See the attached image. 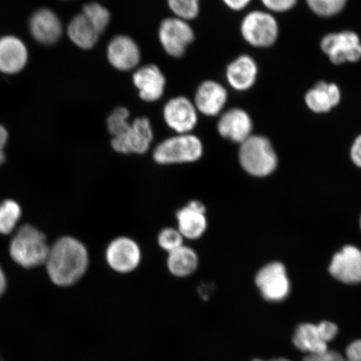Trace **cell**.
Returning <instances> with one entry per match:
<instances>
[{
    "instance_id": "obj_1",
    "label": "cell",
    "mask_w": 361,
    "mask_h": 361,
    "mask_svg": "<svg viewBox=\"0 0 361 361\" xmlns=\"http://www.w3.org/2000/svg\"><path fill=\"white\" fill-rule=\"evenodd\" d=\"M44 264L49 279L56 286H73L88 270L90 255L87 247L78 238L62 237L49 247Z\"/></svg>"
},
{
    "instance_id": "obj_2",
    "label": "cell",
    "mask_w": 361,
    "mask_h": 361,
    "mask_svg": "<svg viewBox=\"0 0 361 361\" xmlns=\"http://www.w3.org/2000/svg\"><path fill=\"white\" fill-rule=\"evenodd\" d=\"M49 247L44 234L32 226L26 224L22 226L13 238L10 252L16 263L30 269L45 264Z\"/></svg>"
},
{
    "instance_id": "obj_3",
    "label": "cell",
    "mask_w": 361,
    "mask_h": 361,
    "mask_svg": "<svg viewBox=\"0 0 361 361\" xmlns=\"http://www.w3.org/2000/svg\"><path fill=\"white\" fill-rule=\"evenodd\" d=\"M203 144L192 133L177 134L158 144L152 153L153 160L159 165L193 164L201 159Z\"/></svg>"
},
{
    "instance_id": "obj_4",
    "label": "cell",
    "mask_w": 361,
    "mask_h": 361,
    "mask_svg": "<svg viewBox=\"0 0 361 361\" xmlns=\"http://www.w3.org/2000/svg\"><path fill=\"white\" fill-rule=\"evenodd\" d=\"M240 145L239 162L248 174L266 177L277 168L276 152L268 138L252 135Z\"/></svg>"
},
{
    "instance_id": "obj_5",
    "label": "cell",
    "mask_w": 361,
    "mask_h": 361,
    "mask_svg": "<svg viewBox=\"0 0 361 361\" xmlns=\"http://www.w3.org/2000/svg\"><path fill=\"white\" fill-rule=\"evenodd\" d=\"M158 39L166 55L180 58L195 39V33L188 21L173 16L161 21Z\"/></svg>"
},
{
    "instance_id": "obj_6",
    "label": "cell",
    "mask_w": 361,
    "mask_h": 361,
    "mask_svg": "<svg viewBox=\"0 0 361 361\" xmlns=\"http://www.w3.org/2000/svg\"><path fill=\"white\" fill-rule=\"evenodd\" d=\"M153 130L147 117H137L126 132L111 138L113 150L121 154H144L152 146Z\"/></svg>"
},
{
    "instance_id": "obj_7",
    "label": "cell",
    "mask_w": 361,
    "mask_h": 361,
    "mask_svg": "<svg viewBox=\"0 0 361 361\" xmlns=\"http://www.w3.org/2000/svg\"><path fill=\"white\" fill-rule=\"evenodd\" d=\"M338 326L331 322L319 324H302L293 336V345L308 355L322 354L328 350V343L335 338Z\"/></svg>"
},
{
    "instance_id": "obj_8",
    "label": "cell",
    "mask_w": 361,
    "mask_h": 361,
    "mask_svg": "<svg viewBox=\"0 0 361 361\" xmlns=\"http://www.w3.org/2000/svg\"><path fill=\"white\" fill-rule=\"evenodd\" d=\"M243 39L255 47H269L276 42L279 25L269 13L252 11L247 15L241 25Z\"/></svg>"
},
{
    "instance_id": "obj_9",
    "label": "cell",
    "mask_w": 361,
    "mask_h": 361,
    "mask_svg": "<svg viewBox=\"0 0 361 361\" xmlns=\"http://www.w3.org/2000/svg\"><path fill=\"white\" fill-rule=\"evenodd\" d=\"M105 257L108 266L116 273L130 274L142 263V248L133 238L118 237L108 245Z\"/></svg>"
},
{
    "instance_id": "obj_10",
    "label": "cell",
    "mask_w": 361,
    "mask_h": 361,
    "mask_svg": "<svg viewBox=\"0 0 361 361\" xmlns=\"http://www.w3.org/2000/svg\"><path fill=\"white\" fill-rule=\"evenodd\" d=\"M322 49L329 61L340 65L356 62L361 59V42L359 36L352 31L329 34L322 40Z\"/></svg>"
},
{
    "instance_id": "obj_11",
    "label": "cell",
    "mask_w": 361,
    "mask_h": 361,
    "mask_svg": "<svg viewBox=\"0 0 361 361\" xmlns=\"http://www.w3.org/2000/svg\"><path fill=\"white\" fill-rule=\"evenodd\" d=\"M255 282L262 296L267 301H283L290 291V282L286 269L278 262L262 268L257 274Z\"/></svg>"
},
{
    "instance_id": "obj_12",
    "label": "cell",
    "mask_w": 361,
    "mask_h": 361,
    "mask_svg": "<svg viewBox=\"0 0 361 361\" xmlns=\"http://www.w3.org/2000/svg\"><path fill=\"white\" fill-rule=\"evenodd\" d=\"M162 115L166 126L177 134L192 133L198 121V111L193 102L183 96L170 99Z\"/></svg>"
},
{
    "instance_id": "obj_13",
    "label": "cell",
    "mask_w": 361,
    "mask_h": 361,
    "mask_svg": "<svg viewBox=\"0 0 361 361\" xmlns=\"http://www.w3.org/2000/svg\"><path fill=\"white\" fill-rule=\"evenodd\" d=\"M108 62L119 71L137 69L141 61L142 52L135 40L129 35H118L111 39L107 45Z\"/></svg>"
},
{
    "instance_id": "obj_14",
    "label": "cell",
    "mask_w": 361,
    "mask_h": 361,
    "mask_svg": "<svg viewBox=\"0 0 361 361\" xmlns=\"http://www.w3.org/2000/svg\"><path fill=\"white\" fill-rule=\"evenodd\" d=\"M140 98L146 102H156L164 97L166 80L164 72L154 64L137 67L133 75Z\"/></svg>"
},
{
    "instance_id": "obj_15",
    "label": "cell",
    "mask_w": 361,
    "mask_h": 361,
    "mask_svg": "<svg viewBox=\"0 0 361 361\" xmlns=\"http://www.w3.org/2000/svg\"><path fill=\"white\" fill-rule=\"evenodd\" d=\"M329 273L337 281L347 284L361 283V250L347 245L333 256Z\"/></svg>"
},
{
    "instance_id": "obj_16",
    "label": "cell",
    "mask_w": 361,
    "mask_h": 361,
    "mask_svg": "<svg viewBox=\"0 0 361 361\" xmlns=\"http://www.w3.org/2000/svg\"><path fill=\"white\" fill-rule=\"evenodd\" d=\"M178 231L184 239L197 240L203 236L207 228L206 207L200 201L193 200L176 214Z\"/></svg>"
},
{
    "instance_id": "obj_17",
    "label": "cell",
    "mask_w": 361,
    "mask_h": 361,
    "mask_svg": "<svg viewBox=\"0 0 361 361\" xmlns=\"http://www.w3.org/2000/svg\"><path fill=\"white\" fill-rule=\"evenodd\" d=\"M228 101V92L215 80L203 81L196 90L194 106L198 113L206 116L220 114Z\"/></svg>"
},
{
    "instance_id": "obj_18",
    "label": "cell",
    "mask_w": 361,
    "mask_h": 361,
    "mask_svg": "<svg viewBox=\"0 0 361 361\" xmlns=\"http://www.w3.org/2000/svg\"><path fill=\"white\" fill-rule=\"evenodd\" d=\"M252 123L250 115L239 108H233L221 116L218 123L220 135L233 142L242 143L250 137Z\"/></svg>"
},
{
    "instance_id": "obj_19",
    "label": "cell",
    "mask_w": 361,
    "mask_h": 361,
    "mask_svg": "<svg viewBox=\"0 0 361 361\" xmlns=\"http://www.w3.org/2000/svg\"><path fill=\"white\" fill-rule=\"evenodd\" d=\"M30 29L36 42L47 45L56 43L63 34L60 18L49 8H42L34 13Z\"/></svg>"
},
{
    "instance_id": "obj_20",
    "label": "cell",
    "mask_w": 361,
    "mask_h": 361,
    "mask_svg": "<svg viewBox=\"0 0 361 361\" xmlns=\"http://www.w3.org/2000/svg\"><path fill=\"white\" fill-rule=\"evenodd\" d=\"M28 61V51L24 42L16 36L0 38V71L16 74L24 69Z\"/></svg>"
},
{
    "instance_id": "obj_21",
    "label": "cell",
    "mask_w": 361,
    "mask_h": 361,
    "mask_svg": "<svg viewBox=\"0 0 361 361\" xmlns=\"http://www.w3.org/2000/svg\"><path fill=\"white\" fill-rule=\"evenodd\" d=\"M258 66L248 56H241L230 63L226 71V78L231 87L238 92L250 89L255 83Z\"/></svg>"
},
{
    "instance_id": "obj_22",
    "label": "cell",
    "mask_w": 361,
    "mask_h": 361,
    "mask_svg": "<svg viewBox=\"0 0 361 361\" xmlns=\"http://www.w3.org/2000/svg\"><path fill=\"white\" fill-rule=\"evenodd\" d=\"M341 99V90L336 84L320 82L305 94V103L315 113H326L336 107Z\"/></svg>"
},
{
    "instance_id": "obj_23",
    "label": "cell",
    "mask_w": 361,
    "mask_h": 361,
    "mask_svg": "<svg viewBox=\"0 0 361 361\" xmlns=\"http://www.w3.org/2000/svg\"><path fill=\"white\" fill-rule=\"evenodd\" d=\"M67 34L72 43L85 51L96 47L101 36L82 13L72 18L67 27Z\"/></svg>"
},
{
    "instance_id": "obj_24",
    "label": "cell",
    "mask_w": 361,
    "mask_h": 361,
    "mask_svg": "<svg viewBox=\"0 0 361 361\" xmlns=\"http://www.w3.org/2000/svg\"><path fill=\"white\" fill-rule=\"evenodd\" d=\"M200 264L197 252L192 247L183 245L169 252L166 267L171 274L178 278H187L196 272Z\"/></svg>"
},
{
    "instance_id": "obj_25",
    "label": "cell",
    "mask_w": 361,
    "mask_h": 361,
    "mask_svg": "<svg viewBox=\"0 0 361 361\" xmlns=\"http://www.w3.org/2000/svg\"><path fill=\"white\" fill-rule=\"evenodd\" d=\"M81 13L92 23L94 29L101 35L105 32L110 25L111 13L106 7L102 6L100 3L90 2L85 4Z\"/></svg>"
},
{
    "instance_id": "obj_26",
    "label": "cell",
    "mask_w": 361,
    "mask_h": 361,
    "mask_svg": "<svg viewBox=\"0 0 361 361\" xmlns=\"http://www.w3.org/2000/svg\"><path fill=\"white\" fill-rule=\"evenodd\" d=\"M21 216V209L16 201L6 200L0 204V233H11Z\"/></svg>"
},
{
    "instance_id": "obj_27",
    "label": "cell",
    "mask_w": 361,
    "mask_h": 361,
    "mask_svg": "<svg viewBox=\"0 0 361 361\" xmlns=\"http://www.w3.org/2000/svg\"><path fill=\"white\" fill-rule=\"evenodd\" d=\"M168 6L175 17L188 22L200 13V0H168Z\"/></svg>"
},
{
    "instance_id": "obj_28",
    "label": "cell",
    "mask_w": 361,
    "mask_h": 361,
    "mask_svg": "<svg viewBox=\"0 0 361 361\" xmlns=\"http://www.w3.org/2000/svg\"><path fill=\"white\" fill-rule=\"evenodd\" d=\"M132 121H130V111L128 108L120 106L113 110L108 116L106 124L108 133L111 138L118 137L128 129Z\"/></svg>"
},
{
    "instance_id": "obj_29",
    "label": "cell",
    "mask_w": 361,
    "mask_h": 361,
    "mask_svg": "<svg viewBox=\"0 0 361 361\" xmlns=\"http://www.w3.org/2000/svg\"><path fill=\"white\" fill-rule=\"evenodd\" d=\"M310 10L322 17H331L341 12L347 0H306Z\"/></svg>"
},
{
    "instance_id": "obj_30",
    "label": "cell",
    "mask_w": 361,
    "mask_h": 361,
    "mask_svg": "<svg viewBox=\"0 0 361 361\" xmlns=\"http://www.w3.org/2000/svg\"><path fill=\"white\" fill-rule=\"evenodd\" d=\"M184 240V238L177 228H165L157 236L158 245L168 254L183 246Z\"/></svg>"
},
{
    "instance_id": "obj_31",
    "label": "cell",
    "mask_w": 361,
    "mask_h": 361,
    "mask_svg": "<svg viewBox=\"0 0 361 361\" xmlns=\"http://www.w3.org/2000/svg\"><path fill=\"white\" fill-rule=\"evenodd\" d=\"M266 8L274 12H286L295 6L297 0H261Z\"/></svg>"
},
{
    "instance_id": "obj_32",
    "label": "cell",
    "mask_w": 361,
    "mask_h": 361,
    "mask_svg": "<svg viewBox=\"0 0 361 361\" xmlns=\"http://www.w3.org/2000/svg\"><path fill=\"white\" fill-rule=\"evenodd\" d=\"M303 361H345V357L336 351L327 350L322 354L308 355Z\"/></svg>"
},
{
    "instance_id": "obj_33",
    "label": "cell",
    "mask_w": 361,
    "mask_h": 361,
    "mask_svg": "<svg viewBox=\"0 0 361 361\" xmlns=\"http://www.w3.org/2000/svg\"><path fill=\"white\" fill-rule=\"evenodd\" d=\"M345 361H361V341L352 342L347 347Z\"/></svg>"
},
{
    "instance_id": "obj_34",
    "label": "cell",
    "mask_w": 361,
    "mask_h": 361,
    "mask_svg": "<svg viewBox=\"0 0 361 361\" xmlns=\"http://www.w3.org/2000/svg\"><path fill=\"white\" fill-rule=\"evenodd\" d=\"M350 157L354 164L361 168V135L355 139L353 145H352Z\"/></svg>"
},
{
    "instance_id": "obj_35",
    "label": "cell",
    "mask_w": 361,
    "mask_h": 361,
    "mask_svg": "<svg viewBox=\"0 0 361 361\" xmlns=\"http://www.w3.org/2000/svg\"><path fill=\"white\" fill-rule=\"evenodd\" d=\"M226 6L231 8L233 11H241L245 8L251 0H223Z\"/></svg>"
},
{
    "instance_id": "obj_36",
    "label": "cell",
    "mask_w": 361,
    "mask_h": 361,
    "mask_svg": "<svg viewBox=\"0 0 361 361\" xmlns=\"http://www.w3.org/2000/svg\"><path fill=\"white\" fill-rule=\"evenodd\" d=\"M8 140V133L3 126L0 125V164H2L6 159L4 155V147L6 145Z\"/></svg>"
},
{
    "instance_id": "obj_37",
    "label": "cell",
    "mask_w": 361,
    "mask_h": 361,
    "mask_svg": "<svg viewBox=\"0 0 361 361\" xmlns=\"http://www.w3.org/2000/svg\"><path fill=\"white\" fill-rule=\"evenodd\" d=\"M6 288V278L4 271L0 267V296H1Z\"/></svg>"
},
{
    "instance_id": "obj_38",
    "label": "cell",
    "mask_w": 361,
    "mask_h": 361,
    "mask_svg": "<svg viewBox=\"0 0 361 361\" xmlns=\"http://www.w3.org/2000/svg\"><path fill=\"white\" fill-rule=\"evenodd\" d=\"M252 361H264V360L257 359V360H255ZM269 361H291V360H288V359H284V358H276V359L270 360Z\"/></svg>"
},
{
    "instance_id": "obj_39",
    "label": "cell",
    "mask_w": 361,
    "mask_h": 361,
    "mask_svg": "<svg viewBox=\"0 0 361 361\" xmlns=\"http://www.w3.org/2000/svg\"><path fill=\"white\" fill-rule=\"evenodd\" d=\"M360 228H361V219H360Z\"/></svg>"
}]
</instances>
